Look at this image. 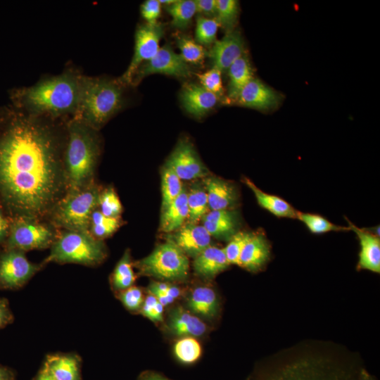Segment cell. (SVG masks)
<instances>
[{
	"label": "cell",
	"instance_id": "6da1fadb",
	"mask_svg": "<svg viewBox=\"0 0 380 380\" xmlns=\"http://www.w3.org/2000/svg\"><path fill=\"white\" fill-rule=\"evenodd\" d=\"M53 120L24 113L0 140V191L27 217L45 211L61 188V148Z\"/></svg>",
	"mask_w": 380,
	"mask_h": 380
},
{
	"label": "cell",
	"instance_id": "7a4b0ae2",
	"mask_svg": "<svg viewBox=\"0 0 380 380\" xmlns=\"http://www.w3.org/2000/svg\"><path fill=\"white\" fill-rule=\"evenodd\" d=\"M360 369L337 349L308 345L270 357L255 380H358Z\"/></svg>",
	"mask_w": 380,
	"mask_h": 380
},
{
	"label": "cell",
	"instance_id": "3957f363",
	"mask_svg": "<svg viewBox=\"0 0 380 380\" xmlns=\"http://www.w3.org/2000/svg\"><path fill=\"white\" fill-rule=\"evenodd\" d=\"M82 74L68 69L61 74L44 77L17 93L25 114L57 120L74 117L77 111Z\"/></svg>",
	"mask_w": 380,
	"mask_h": 380
},
{
	"label": "cell",
	"instance_id": "277c9868",
	"mask_svg": "<svg viewBox=\"0 0 380 380\" xmlns=\"http://www.w3.org/2000/svg\"><path fill=\"white\" fill-rule=\"evenodd\" d=\"M96 131L75 118L67 122L63 160L70 192L88 186L92 178L99 154Z\"/></svg>",
	"mask_w": 380,
	"mask_h": 380
},
{
	"label": "cell",
	"instance_id": "5b68a950",
	"mask_svg": "<svg viewBox=\"0 0 380 380\" xmlns=\"http://www.w3.org/2000/svg\"><path fill=\"white\" fill-rule=\"evenodd\" d=\"M125 87L119 79L82 75L78 108L72 118L98 131L124 106Z\"/></svg>",
	"mask_w": 380,
	"mask_h": 380
},
{
	"label": "cell",
	"instance_id": "8992f818",
	"mask_svg": "<svg viewBox=\"0 0 380 380\" xmlns=\"http://www.w3.org/2000/svg\"><path fill=\"white\" fill-rule=\"evenodd\" d=\"M107 252L101 240L89 232L66 230L55 239L44 263H75L94 266L101 263Z\"/></svg>",
	"mask_w": 380,
	"mask_h": 380
},
{
	"label": "cell",
	"instance_id": "52a82bcc",
	"mask_svg": "<svg viewBox=\"0 0 380 380\" xmlns=\"http://www.w3.org/2000/svg\"><path fill=\"white\" fill-rule=\"evenodd\" d=\"M135 266L141 274L163 280H183L189 271L187 255L169 239Z\"/></svg>",
	"mask_w": 380,
	"mask_h": 380
},
{
	"label": "cell",
	"instance_id": "ba28073f",
	"mask_svg": "<svg viewBox=\"0 0 380 380\" xmlns=\"http://www.w3.org/2000/svg\"><path fill=\"white\" fill-rule=\"evenodd\" d=\"M99 192L88 186L69 194L56 206L53 219L67 230L89 232L90 218L98 205Z\"/></svg>",
	"mask_w": 380,
	"mask_h": 380
},
{
	"label": "cell",
	"instance_id": "9c48e42d",
	"mask_svg": "<svg viewBox=\"0 0 380 380\" xmlns=\"http://www.w3.org/2000/svg\"><path fill=\"white\" fill-rule=\"evenodd\" d=\"M25 216L11 225L6 249L27 251L51 246L55 241L53 231L48 227Z\"/></svg>",
	"mask_w": 380,
	"mask_h": 380
},
{
	"label": "cell",
	"instance_id": "30bf717a",
	"mask_svg": "<svg viewBox=\"0 0 380 380\" xmlns=\"http://www.w3.org/2000/svg\"><path fill=\"white\" fill-rule=\"evenodd\" d=\"M25 252L6 249L0 255V289H19L42 267L43 264L32 263Z\"/></svg>",
	"mask_w": 380,
	"mask_h": 380
},
{
	"label": "cell",
	"instance_id": "8fae6325",
	"mask_svg": "<svg viewBox=\"0 0 380 380\" xmlns=\"http://www.w3.org/2000/svg\"><path fill=\"white\" fill-rule=\"evenodd\" d=\"M164 34L161 23L142 25L136 30L134 51L132 60L125 72L119 77L124 85H131L132 80L138 68L151 60L159 50V43Z\"/></svg>",
	"mask_w": 380,
	"mask_h": 380
},
{
	"label": "cell",
	"instance_id": "7c38bea8",
	"mask_svg": "<svg viewBox=\"0 0 380 380\" xmlns=\"http://www.w3.org/2000/svg\"><path fill=\"white\" fill-rule=\"evenodd\" d=\"M155 73L185 78L191 76V70L182 56L176 53L170 44H166L159 49L151 60L138 68L131 85L137 86L144 77Z\"/></svg>",
	"mask_w": 380,
	"mask_h": 380
},
{
	"label": "cell",
	"instance_id": "4fadbf2b",
	"mask_svg": "<svg viewBox=\"0 0 380 380\" xmlns=\"http://www.w3.org/2000/svg\"><path fill=\"white\" fill-rule=\"evenodd\" d=\"M182 180L206 177L209 171L201 161L193 144L181 139L168 157L165 165Z\"/></svg>",
	"mask_w": 380,
	"mask_h": 380
},
{
	"label": "cell",
	"instance_id": "5bb4252c",
	"mask_svg": "<svg viewBox=\"0 0 380 380\" xmlns=\"http://www.w3.org/2000/svg\"><path fill=\"white\" fill-rule=\"evenodd\" d=\"M244 54V42L241 33L232 30L219 40H216L208 53L213 68L227 71L231 65Z\"/></svg>",
	"mask_w": 380,
	"mask_h": 380
},
{
	"label": "cell",
	"instance_id": "9a60e30c",
	"mask_svg": "<svg viewBox=\"0 0 380 380\" xmlns=\"http://www.w3.org/2000/svg\"><path fill=\"white\" fill-rule=\"evenodd\" d=\"M168 239L187 256L195 258L210 246L211 236L203 225L189 222L174 232Z\"/></svg>",
	"mask_w": 380,
	"mask_h": 380
},
{
	"label": "cell",
	"instance_id": "2e32d148",
	"mask_svg": "<svg viewBox=\"0 0 380 380\" xmlns=\"http://www.w3.org/2000/svg\"><path fill=\"white\" fill-rule=\"evenodd\" d=\"M203 184L210 210H233L238 203L237 189L230 182L220 177L208 176L205 177Z\"/></svg>",
	"mask_w": 380,
	"mask_h": 380
},
{
	"label": "cell",
	"instance_id": "e0dca14e",
	"mask_svg": "<svg viewBox=\"0 0 380 380\" xmlns=\"http://www.w3.org/2000/svg\"><path fill=\"white\" fill-rule=\"evenodd\" d=\"M350 230H353L358 238L360 250L357 267L375 273L380 272V239L373 233L357 227L347 220Z\"/></svg>",
	"mask_w": 380,
	"mask_h": 380
},
{
	"label": "cell",
	"instance_id": "ac0fdd59",
	"mask_svg": "<svg viewBox=\"0 0 380 380\" xmlns=\"http://www.w3.org/2000/svg\"><path fill=\"white\" fill-rule=\"evenodd\" d=\"M236 101L243 106L267 110L278 103L279 97L273 89L253 78L241 89Z\"/></svg>",
	"mask_w": 380,
	"mask_h": 380
},
{
	"label": "cell",
	"instance_id": "d6986e66",
	"mask_svg": "<svg viewBox=\"0 0 380 380\" xmlns=\"http://www.w3.org/2000/svg\"><path fill=\"white\" fill-rule=\"evenodd\" d=\"M219 98L202 86L185 84L180 93V101L184 108L195 117H202L217 103Z\"/></svg>",
	"mask_w": 380,
	"mask_h": 380
},
{
	"label": "cell",
	"instance_id": "ffe728a7",
	"mask_svg": "<svg viewBox=\"0 0 380 380\" xmlns=\"http://www.w3.org/2000/svg\"><path fill=\"white\" fill-rule=\"evenodd\" d=\"M270 245L261 233H251L241 253L239 265L251 272L261 269L269 260Z\"/></svg>",
	"mask_w": 380,
	"mask_h": 380
},
{
	"label": "cell",
	"instance_id": "44dd1931",
	"mask_svg": "<svg viewBox=\"0 0 380 380\" xmlns=\"http://www.w3.org/2000/svg\"><path fill=\"white\" fill-rule=\"evenodd\" d=\"M167 327L170 331L182 337H198L206 333V324L196 315L181 306L170 312Z\"/></svg>",
	"mask_w": 380,
	"mask_h": 380
},
{
	"label": "cell",
	"instance_id": "7402d4cb",
	"mask_svg": "<svg viewBox=\"0 0 380 380\" xmlns=\"http://www.w3.org/2000/svg\"><path fill=\"white\" fill-rule=\"evenodd\" d=\"M203 226L212 236L231 238L237 232L239 217L234 210H210L203 218Z\"/></svg>",
	"mask_w": 380,
	"mask_h": 380
},
{
	"label": "cell",
	"instance_id": "603a6c76",
	"mask_svg": "<svg viewBox=\"0 0 380 380\" xmlns=\"http://www.w3.org/2000/svg\"><path fill=\"white\" fill-rule=\"evenodd\" d=\"M43 368L53 380H80V358L75 354L49 355Z\"/></svg>",
	"mask_w": 380,
	"mask_h": 380
},
{
	"label": "cell",
	"instance_id": "cb8c5ba5",
	"mask_svg": "<svg viewBox=\"0 0 380 380\" xmlns=\"http://www.w3.org/2000/svg\"><path fill=\"white\" fill-rule=\"evenodd\" d=\"M229 265L223 248L211 245L195 257L193 262L195 273L208 279L214 277Z\"/></svg>",
	"mask_w": 380,
	"mask_h": 380
},
{
	"label": "cell",
	"instance_id": "d4e9b609",
	"mask_svg": "<svg viewBox=\"0 0 380 380\" xmlns=\"http://www.w3.org/2000/svg\"><path fill=\"white\" fill-rule=\"evenodd\" d=\"M187 305L193 313L212 319L219 310L218 297L213 288L199 286L195 287L188 296Z\"/></svg>",
	"mask_w": 380,
	"mask_h": 380
},
{
	"label": "cell",
	"instance_id": "484cf974",
	"mask_svg": "<svg viewBox=\"0 0 380 380\" xmlns=\"http://www.w3.org/2000/svg\"><path fill=\"white\" fill-rule=\"evenodd\" d=\"M187 191L183 189L180 194L162 210L160 229L172 233L179 229L188 218Z\"/></svg>",
	"mask_w": 380,
	"mask_h": 380
},
{
	"label": "cell",
	"instance_id": "4316f807",
	"mask_svg": "<svg viewBox=\"0 0 380 380\" xmlns=\"http://www.w3.org/2000/svg\"><path fill=\"white\" fill-rule=\"evenodd\" d=\"M243 182L253 191L262 208L278 217L296 218L298 210L284 199L262 191L247 177H243Z\"/></svg>",
	"mask_w": 380,
	"mask_h": 380
},
{
	"label": "cell",
	"instance_id": "83f0119b",
	"mask_svg": "<svg viewBox=\"0 0 380 380\" xmlns=\"http://www.w3.org/2000/svg\"><path fill=\"white\" fill-rule=\"evenodd\" d=\"M229 75L228 99L236 101L241 89L253 78V69L248 57L243 54L227 70Z\"/></svg>",
	"mask_w": 380,
	"mask_h": 380
},
{
	"label": "cell",
	"instance_id": "f1b7e54d",
	"mask_svg": "<svg viewBox=\"0 0 380 380\" xmlns=\"http://www.w3.org/2000/svg\"><path fill=\"white\" fill-rule=\"evenodd\" d=\"M136 277L130 253L127 250L117 263L111 275V286L115 292H120L133 286Z\"/></svg>",
	"mask_w": 380,
	"mask_h": 380
},
{
	"label": "cell",
	"instance_id": "f546056e",
	"mask_svg": "<svg viewBox=\"0 0 380 380\" xmlns=\"http://www.w3.org/2000/svg\"><path fill=\"white\" fill-rule=\"evenodd\" d=\"M188 220L196 224L209 212L208 196L205 187L195 184L187 191Z\"/></svg>",
	"mask_w": 380,
	"mask_h": 380
},
{
	"label": "cell",
	"instance_id": "4dcf8cb0",
	"mask_svg": "<svg viewBox=\"0 0 380 380\" xmlns=\"http://www.w3.org/2000/svg\"><path fill=\"white\" fill-rule=\"evenodd\" d=\"M172 18V25L177 29H184L197 13L194 0H176L165 6Z\"/></svg>",
	"mask_w": 380,
	"mask_h": 380
},
{
	"label": "cell",
	"instance_id": "1f68e13d",
	"mask_svg": "<svg viewBox=\"0 0 380 380\" xmlns=\"http://www.w3.org/2000/svg\"><path fill=\"white\" fill-rule=\"evenodd\" d=\"M181 179L168 167L164 165L161 171V209L164 210L183 190Z\"/></svg>",
	"mask_w": 380,
	"mask_h": 380
},
{
	"label": "cell",
	"instance_id": "d6a6232c",
	"mask_svg": "<svg viewBox=\"0 0 380 380\" xmlns=\"http://www.w3.org/2000/svg\"><path fill=\"white\" fill-rule=\"evenodd\" d=\"M120 226L116 217H110L94 210L90 218L89 233L96 239L101 240L113 234Z\"/></svg>",
	"mask_w": 380,
	"mask_h": 380
},
{
	"label": "cell",
	"instance_id": "836d02e7",
	"mask_svg": "<svg viewBox=\"0 0 380 380\" xmlns=\"http://www.w3.org/2000/svg\"><path fill=\"white\" fill-rule=\"evenodd\" d=\"M296 218L303 222L310 232L315 234L350 230L348 227L336 225L317 214L298 211Z\"/></svg>",
	"mask_w": 380,
	"mask_h": 380
},
{
	"label": "cell",
	"instance_id": "e575fe53",
	"mask_svg": "<svg viewBox=\"0 0 380 380\" xmlns=\"http://www.w3.org/2000/svg\"><path fill=\"white\" fill-rule=\"evenodd\" d=\"M176 42L180 50L179 54L187 63L201 64L208 55V52L202 45L188 36L177 34Z\"/></svg>",
	"mask_w": 380,
	"mask_h": 380
},
{
	"label": "cell",
	"instance_id": "d590c367",
	"mask_svg": "<svg viewBox=\"0 0 380 380\" xmlns=\"http://www.w3.org/2000/svg\"><path fill=\"white\" fill-rule=\"evenodd\" d=\"M177 358L183 363L191 364L197 361L202 353L200 343L194 337H182L174 346Z\"/></svg>",
	"mask_w": 380,
	"mask_h": 380
},
{
	"label": "cell",
	"instance_id": "8d00e7d4",
	"mask_svg": "<svg viewBox=\"0 0 380 380\" xmlns=\"http://www.w3.org/2000/svg\"><path fill=\"white\" fill-rule=\"evenodd\" d=\"M239 3L236 0H217L215 19L227 32L233 30L239 15Z\"/></svg>",
	"mask_w": 380,
	"mask_h": 380
},
{
	"label": "cell",
	"instance_id": "74e56055",
	"mask_svg": "<svg viewBox=\"0 0 380 380\" xmlns=\"http://www.w3.org/2000/svg\"><path fill=\"white\" fill-rule=\"evenodd\" d=\"M220 26L215 18H208L198 15L196 18L195 41L204 46L213 44L217 40V32Z\"/></svg>",
	"mask_w": 380,
	"mask_h": 380
},
{
	"label": "cell",
	"instance_id": "f35d334b",
	"mask_svg": "<svg viewBox=\"0 0 380 380\" xmlns=\"http://www.w3.org/2000/svg\"><path fill=\"white\" fill-rule=\"evenodd\" d=\"M98 205L100 212L110 217L118 218L122 211L120 199L112 188H108L99 194Z\"/></svg>",
	"mask_w": 380,
	"mask_h": 380
},
{
	"label": "cell",
	"instance_id": "ab89813d",
	"mask_svg": "<svg viewBox=\"0 0 380 380\" xmlns=\"http://www.w3.org/2000/svg\"><path fill=\"white\" fill-rule=\"evenodd\" d=\"M251 235L249 232H237L229 239V243L223 248L229 265H239L241 253Z\"/></svg>",
	"mask_w": 380,
	"mask_h": 380
},
{
	"label": "cell",
	"instance_id": "60d3db41",
	"mask_svg": "<svg viewBox=\"0 0 380 380\" xmlns=\"http://www.w3.org/2000/svg\"><path fill=\"white\" fill-rule=\"evenodd\" d=\"M196 75L204 89L214 94L219 99L223 96L222 72L218 69L212 68L205 72L196 73Z\"/></svg>",
	"mask_w": 380,
	"mask_h": 380
},
{
	"label": "cell",
	"instance_id": "b9f144b4",
	"mask_svg": "<svg viewBox=\"0 0 380 380\" xmlns=\"http://www.w3.org/2000/svg\"><path fill=\"white\" fill-rule=\"evenodd\" d=\"M118 298L124 306L131 312L140 310L144 300L143 291L135 286L118 292Z\"/></svg>",
	"mask_w": 380,
	"mask_h": 380
},
{
	"label": "cell",
	"instance_id": "7bdbcfd3",
	"mask_svg": "<svg viewBox=\"0 0 380 380\" xmlns=\"http://www.w3.org/2000/svg\"><path fill=\"white\" fill-rule=\"evenodd\" d=\"M160 5L158 0H147L141 4L140 11L146 24L153 25L158 23L161 11Z\"/></svg>",
	"mask_w": 380,
	"mask_h": 380
},
{
	"label": "cell",
	"instance_id": "ee69618b",
	"mask_svg": "<svg viewBox=\"0 0 380 380\" xmlns=\"http://www.w3.org/2000/svg\"><path fill=\"white\" fill-rule=\"evenodd\" d=\"M148 291L151 293H165L175 300L181 294V290L177 286L170 284L165 282L154 281L148 286Z\"/></svg>",
	"mask_w": 380,
	"mask_h": 380
},
{
	"label": "cell",
	"instance_id": "f6af8a7d",
	"mask_svg": "<svg viewBox=\"0 0 380 380\" xmlns=\"http://www.w3.org/2000/svg\"><path fill=\"white\" fill-rule=\"evenodd\" d=\"M197 13L208 18H215L217 15V0H194Z\"/></svg>",
	"mask_w": 380,
	"mask_h": 380
},
{
	"label": "cell",
	"instance_id": "bcb514c9",
	"mask_svg": "<svg viewBox=\"0 0 380 380\" xmlns=\"http://www.w3.org/2000/svg\"><path fill=\"white\" fill-rule=\"evenodd\" d=\"M13 320L14 317L8 300L5 298H0V329L11 324Z\"/></svg>",
	"mask_w": 380,
	"mask_h": 380
},
{
	"label": "cell",
	"instance_id": "7dc6e473",
	"mask_svg": "<svg viewBox=\"0 0 380 380\" xmlns=\"http://www.w3.org/2000/svg\"><path fill=\"white\" fill-rule=\"evenodd\" d=\"M157 302L158 300L155 296L151 293H148V295H147L145 298L140 309L141 315L148 318Z\"/></svg>",
	"mask_w": 380,
	"mask_h": 380
},
{
	"label": "cell",
	"instance_id": "c3c4849f",
	"mask_svg": "<svg viewBox=\"0 0 380 380\" xmlns=\"http://www.w3.org/2000/svg\"><path fill=\"white\" fill-rule=\"evenodd\" d=\"M0 380H15L14 372L7 367L0 365Z\"/></svg>",
	"mask_w": 380,
	"mask_h": 380
},
{
	"label": "cell",
	"instance_id": "681fc988",
	"mask_svg": "<svg viewBox=\"0 0 380 380\" xmlns=\"http://www.w3.org/2000/svg\"><path fill=\"white\" fill-rule=\"evenodd\" d=\"M8 234V223L0 212V243L3 242Z\"/></svg>",
	"mask_w": 380,
	"mask_h": 380
},
{
	"label": "cell",
	"instance_id": "f907efd6",
	"mask_svg": "<svg viewBox=\"0 0 380 380\" xmlns=\"http://www.w3.org/2000/svg\"><path fill=\"white\" fill-rule=\"evenodd\" d=\"M358 380H374V378L365 369L362 368L359 372Z\"/></svg>",
	"mask_w": 380,
	"mask_h": 380
},
{
	"label": "cell",
	"instance_id": "816d5d0a",
	"mask_svg": "<svg viewBox=\"0 0 380 380\" xmlns=\"http://www.w3.org/2000/svg\"><path fill=\"white\" fill-rule=\"evenodd\" d=\"M36 380H53L47 372L42 367Z\"/></svg>",
	"mask_w": 380,
	"mask_h": 380
},
{
	"label": "cell",
	"instance_id": "f5cc1de1",
	"mask_svg": "<svg viewBox=\"0 0 380 380\" xmlns=\"http://www.w3.org/2000/svg\"><path fill=\"white\" fill-rule=\"evenodd\" d=\"M141 380H169L157 374H150L144 376Z\"/></svg>",
	"mask_w": 380,
	"mask_h": 380
}]
</instances>
